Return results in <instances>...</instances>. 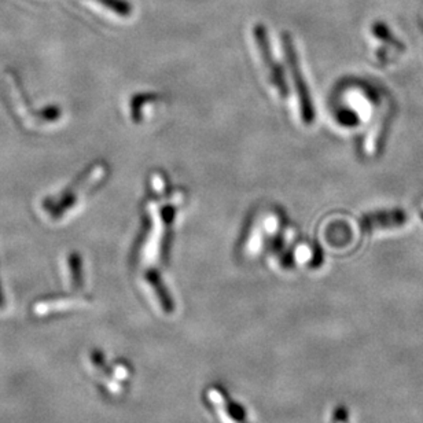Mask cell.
Masks as SVG:
<instances>
[{"label": "cell", "mask_w": 423, "mask_h": 423, "mask_svg": "<svg viewBox=\"0 0 423 423\" xmlns=\"http://www.w3.org/2000/svg\"><path fill=\"white\" fill-rule=\"evenodd\" d=\"M71 287H73L74 290L81 289V284H83L81 259L77 256V253H73L71 256Z\"/></svg>", "instance_id": "cell-8"}, {"label": "cell", "mask_w": 423, "mask_h": 423, "mask_svg": "<svg viewBox=\"0 0 423 423\" xmlns=\"http://www.w3.org/2000/svg\"><path fill=\"white\" fill-rule=\"evenodd\" d=\"M253 37L257 43V49L262 55L265 69L268 71L269 81L274 84L275 89H278V92L282 95L283 98H286L289 95V89H287V84L284 80V74H283L282 68L279 66V64H277L274 61L268 31L263 24H257L253 26Z\"/></svg>", "instance_id": "cell-2"}, {"label": "cell", "mask_w": 423, "mask_h": 423, "mask_svg": "<svg viewBox=\"0 0 423 423\" xmlns=\"http://www.w3.org/2000/svg\"><path fill=\"white\" fill-rule=\"evenodd\" d=\"M104 174H105V168H102V166L94 168L92 171H89V174H86L77 181H74L71 189H68L64 194L59 196V201L46 204V208H49V211L53 214V217H61L65 211L73 206V204L76 202L77 194L84 190L83 187H89V184L99 180L101 176H104Z\"/></svg>", "instance_id": "cell-3"}, {"label": "cell", "mask_w": 423, "mask_h": 423, "mask_svg": "<svg viewBox=\"0 0 423 423\" xmlns=\"http://www.w3.org/2000/svg\"><path fill=\"white\" fill-rule=\"evenodd\" d=\"M209 399L220 411V415L223 418L222 421L226 423H241L245 421L247 418L245 409L239 404H237L235 402H231L224 389L211 387L209 390Z\"/></svg>", "instance_id": "cell-4"}, {"label": "cell", "mask_w": 423, "mask_h": 423, "mask_svg": "<svg viewBox=\"0 0 423 423\" xmlns=\"http://www.w3.org/2000/svg\"><path fill=\"white\" fill-rule=\"evenodd\" d=\"M144 279L150 284V287L153 289L157 300H159V307L165 314H172L175 309V304L171 299V294L168 293L165 284L162 282V279L159 278V274L154 269H150L146 272Z\"/></svg>", "instance_id": "cell-6"}, {"label": "cell", "mask_w": 423, "mask_h": 423, "mask_svg": "<svg viewBox=\"0 0 423 423\" xmlns=\"http://www.w3.org/2000/svg\"><path fill=\"white\" fill-rule=\"evenodd\" d=\"M282 41L286 61H287V65L290 68V73L293 76V81H294V86L297 89V95H299V99H300L301 117H302L304 123L309 125V124L314 123V120H315V107L312 104V96L309 94L307 83L304 81L300 62H299L296 47H294V43H293V39H292L290 34L283 32Z\"/></svg>", "instance_id": "cell-1"}, {"label": "cell", "mask_w": 423, "mask_h": 423, "mask_svg": "<svg viewBox=\"0 0 423 423\" xmlns=\"http://www.w3.org/2000/svg\"><path fill=\"white\" fill-rule=\"evenodd\" d=\"M407 213L402 209L393 211H375L364 216L362 220V227L366 231L374 229H397L407 223Z\"/></svg>", "instance_id": "cell-5"}, {"label": "cell", "mask_w": 423, "mask_h": 423, "mask_svg": "<svg viewBox=\"0 0 423 423\" xmlns=\"http://www.w3.org/2000/svg\"><path fill=\"white\" fill-rule=\"evenodd\" d=\"M131 374V371L128 370V364L126 363H119L116 364V378L119 379H125L128 378Z\"/></svg>", "instance_id": "cell-9"}, {"label": "cell", "mask_w": 423, "mask_h": 423, "mask_svg": "<svg viewBox=\"0 0 423 423\" xmlns=\"http://www.w3.org/2000/svg\"><path fill=\"white\" fill-rule=\"evenodd\" d=\"M96 1L120 17L132 16V4L128 0H96Z\"/></svg>", "instance_id": "cell-7"}]
</instances>
